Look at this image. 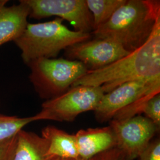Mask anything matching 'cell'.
I'll return each instance as SVG.
<instances>
[{
    "instance_id": "1",
    "label": "cell",
    "mask_w": 160,
    "mask_h": 160,
    "mask_svg": "<svg viewBox=\"0 0 160 160\" xmlns=\"http://www.w3.org/2000/svg\"><path fill=\"white\" fill-rule=\"evenodd\" d=\"M160 78V19L145 43L108 66L88 71L72 87H101L104 93L133 80Z\"/></svg>"
},
{
    "instance_id": "2",
    "label": "cell",
    "mask_w": 160,
    "mask_h": 160,
    "mask_svg": "<svg viewBox=\"0 0 160 160\" xmlns=\"http://www.w3.org/2000/svg\"><path fill=\"white\" fill-rule=\"evenodd\" d=\"M159 19L160 1L126 0L92 34L95 38L116 42L131 53L145 43Z\"/></svg>"
},
{
    "instance_id": "3",
    "label": "cell",
    "mask_w": 160,
    "mask_h": 160,
    "mask_svg": "<svg viewBox=\"0 0 160 160\" xmlns=\"http://www.w3.org/2000/svg\"><path fill=\"white\" fill-rule=\"evenodd\" d=\"M63 20L56 18L44 23H28L14 42L22 52L26 65L41 58H55L60 52L91 39V33L69 29Z\"/></svg>"
},
{
    "instance_id": "4",
    "label": "cell",
    "mask_w": 160,
    "mask_h": 160,
    "mask_svg": "<svg viewBox=\"0 0 160 160\" xmlns=\"http://www.w3.org/2000/svg\"><path fill=\"white\" fill-rule=\"evenodd\" d=\"M160 78L141 79L125 82L104 93L94 110L100 123L122 119L141 113L144 104L159 94Z\"/></svg>"
},
{
    "instance_id": "5",
    "label": "cell",
    "mask_w": 160,
    "mask_h": 160,
    "mask_svg": "<svg viewBox=\"0 0 160 160\" xmlns=\"http://www.w3.org/2000/svg\"><path fill=\"white\" fill-rule=\"evenodd\" d=\"M28 65L29 80L39 96L46 100L67 92L88 71L79 61L63 58H41Z\"/></svg>"
},
{
    "instance_id": "6",
    "label": "cell",
    "mask_w": 160,
    "mask_h": 160,
    "mask_svg": "<svg viewBox=\"0 0 160 160\" xmlns=\"http://www.w3.org/2000/svg\"><path fill=\"white\" fill-rule=\"evenodd\" d=\"M104 92L101 87H71L67 92L42 104V109L33 116L35 121L49 120L73 122L82 113L94 111Z\"/></svg>"
},
{
    "instance_id": "7",
    "label": "cell",
    "mask_w": 160,
    "mask_h": 160,
    "mask_svg": "<svg viewBox=\"0 0 160 160\" xmlns=\"http://www.w3.org/2000/svg\"><path fill=\"white\" fill-rule=\"evenodd\" d=\"M109 126L114 133L116 148L122 152L123 160L139 158L160 129L151 120L141 115L112 119Z\"/></svg>"
},
{
    "instance_id": "8",
    "label": "cell",
    "mask_w": 160,
    "mask_h": 160,
    "mask_svg": "<svg viewBox=\"0 0 160 160\" xmlns=\"http://www.w3.org/2000/svg\"><path fill=\"white\" fill-rule=\"evenodd\" d=\"M30 9L29 17L42 19L56 16L66 20L75 31L89 33L94 31L92 13L86 0H24Z\"/></svg>"
},
{
    "instance_id": "9",
    "label": "cell",
    "mask_w": 160,
    "mask_h": 160,
    "mask_svg": "<svg viewBox=\"0 0 160 160\" xmlns=\"http://www.w3.org/2000/svg\"><path fill=\"white\" fill-rule=\"evenodd\" d=\"M130 53L112 40L95 38L67 48L65 56L81 62L88 71H94L108 66Z\"/></svg>"
},
{
    "instance_id": "10",
    "label": "cell",
    "mask_w": 160,
    "mask_h": 160,
    "mask_svg": "<svg viewBox=\"0 0 160 160\" xmlns=\"http://www.w3.org/2000/svg\"><path fill=\"white\" fill-rule=\"evenodd\" d=\"M75 137L81 160H90L116 147L113 132L109 126L81 129Z\"/></svg>"
},
{
    "instance_id": "11",
    "label": "cell",
    "mask_w": 160,
    "mask_h": 160,
    "mask_svg": "<svg viewBox=\"0 0 160 160\" xmlns=\"http://www.w3.org/2000/svg\"><path fill=\"white\" fill-rule=\"evenodd\" d=\"M8 2L0 0V46L17 39L29 23L30 9L24 0L10 6H7Z\"/></svg>"
},
{
    "instance_id": "12",
    "label": "cell",
    "mask_w": 160,
    "mask_h": 160,
    "mask_svg": "<svg viewBox=\"0 0 160 160\" xmlns=\"http://www.w3.org/2000/svg\"><path fill=\"white\" fill-rule=\"evenodd\" d=\"M41 136L48 143V154L49 157L69 160L79 158L75 135L49 125L42 129Z\"/></svg>"
},
{
    "instance_id": "13",
    "label": "cell",
    "mask_w": 160,
    "mask_h": 160,
    "mask_svg": "<svg viewBox=\"0 0 160 160\" xmlns=\"http://www.w3.org/2000/svg\"><path fill=\"white\" fill-rule=\"evenodd\" d=\"M48 143L45 138L24 129L17 134L13 160H53L48 154Z\"/></svg>"
},
{
    "instance_id": "14",
    "label": "cell",
    "mask_w": 160,
    "mask_h": 160,
    "mask_svg": "<svg viewBox=\"0 0 160 160\" xmlns=\"http://www.w3.org/2000/svg\"><path fill=\"white\" fill-rule=\"evenodd\" d=\"M92 13L94 30L106 23L126 0H86Z\"/></svg>"
},
{
    "instance_id": "15",
    "label": "cell",
    "mask_w": 160,
    "mask_h": 160,
    "mask_svg": "<svg viewBox=\"0 0 160 160\" xmlns=\"http://www.w3.org/2000/svg\"><path fill=\"white\" fill-rule=\"evenodd\" d=\"M33 122H34L33 116L20 118L0 113V141L14 137Z\"/></svg>"
},
{
    "instance_id": "16",
    "label": "cell",
    "mask_w": 160,
    "mask_h": 160,
    "mask_svg": "<svg viewBox=\"0 0 160 160\" xmlns=\"http://www.w3.org/2000/svg\"><path fill=\"white\" fill-rule=\"evenodd\" d=\"M145 117L151 120L158 127L160 126V93L151 97L141 109Z\"/></svg>"
},
{
    "instance_id": "17",
    "label": "cell",
    "mask_w": 160,
    "mask_h": 160,
    "mask_svg": "<svg viewBox=\"0 0 160 160\" xmlns=\"http://www.w3.org/2000/svg\"><path fill=\"white\" fill-rule=\"evenodd\" d=\"M17 135L0 141V160H13Z\"/></svg>"
},
{
    "instance_id": "18",
    "label": "cell",
    "mask_w": 160,
    "mask_h": 160,
    "mask_svg": "<svg viewBox=\"0 0 160 160\" xmlns=\"http://www.w3.org/2000/svg\"><path fill=\"white\" fill-rule=\"evenodd\" d=\"M139 158L140 160H160V139L151 141Z\"/></svg>"
},
{
    "instance_id": "19",
    "label": "cell",
    "mask_w": 160,
    "mask_h": 160,
    "mask_svg": "<svg viewBox=\"0 0 160 160\" xmlns=\"http://www.w3.org/2000/svg\"><path fill=\"white\" fill-rule=\"evenodd\" d=\"M97 160H123V155L118 149H112L96 156Z\"/></svg>"
},
{
    "instance_id": "20",
    "label": "cell",
    "mask_w": 160,
    "mask_h": 160,
    "mask_svg": "<svg viewBox=\"0 0 160 160\" xmlns=\"http://www.w3.org/2000/svg\"><path fill=\"white\" fill-rule=\"evenodd\" d=\"M53 160H69V159H64V158H58V157H55L53 158Z\"/></svg>"
},
{
    "instance_id": "21",
    "label": "cell",
    "mask_w": 160,
    "mask_h": 160,
    "mask_svg": "<svg viewBox=\"0 0 160 160\" xmlns=\"http://www.w3.org/2000/svg\"><path fill=\"white\" fill-rule=\"evenodd\" d=\"M81 160V159H80V158H78V159H77V160ZM97 160V157H94V158H91V159H90V160Z\"/></svg>"
},
{
    "instance_id": "22",
    "label": "cell",
    "mask_w": 160,
    "mask_h": 160,
    "mask_svg": "<svg viewBox=\"0 0 160 160\" xmlns=\"http://www.w3.org/2000/svg\"><path fill=\"white\" fill-rule=\"evenodd\" d=\"M0 108H1V101H0Z\"/></svg>"
}]
</instances>
